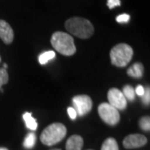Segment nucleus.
<instances>
[{
	"instance_id": "obj_1",
	"label": "nucleus",
	"mask_w": 150,
	"mask_h": 150,
	"mask_svg": "<svg viewBox=\"0 0 150 150\" xmlns=\"http://www.w3.org/2000/svg\"><path fill=\"white\" fill-rule=\"evenodd\" d=\"M65 28L71 34L80 38H88L94 32V28L91 22L79 17H74L68 19L65 22Z\"/></svg>"
},
{
	"instance_id": "obj_2",
	"label": "nucleus",
	"mask_w": 150,
	"mask_h": 150,
	"mask_svg": "<svg viewBox=\"0 0 150 150\" xmlns=\"http://www.w3.org/2000/svg\"><path fill=\"white\" fill-rule=\"evenodd\" d=\"M51 44L57 52L65 56H71L76 52L74 38L67 33H54L51 38Z\"/></svg>"
},
{
	"instance_id": "obj_3",
	"label": "nucleus",
	"mask_w": 150,
	"mask_h": 150,
	"mask_svg": "<svg viewBox=\"0 0 150 150\" xmlns=\"http://www.w3.org/2000/svg\"><path fill=\"white\" fill-rule=\"evenodd\" d=\"M66 134L67 129L63 123H52L43 130L40 136V139L43 144L52 146L64 139Z\"/></svg>"
},
{
	"instance_id": "obj_4",
	"label": "nucleus",
	"mask_w": 150,
	"mask_h": 150,
	"mask_svg": "<svg viewBox=\"0 0 150 150\" xmlns=\"http://www.w3.org/2000/svg\"><path fill=\"white\" fill-rule=\"evenodd\" d=\"M134 55L133 48L126 43H119L114 46L110 52L112 64L117 67H125L131 61Z\"/></svg>"
},
{
	"instance_id": "obj_5",
	"label": "nucleus",
	"mask_w": 150,
	"mask_h": 150,
	"mask_svg": "<svg viewBox=\"0 0 150 150\" xmlns=\"http://www.w3.org/2000/svg\"><path fill=\"white\" fill-rule=\"evenodd\" d=\"M98 111L100 118L107 124L113 126L118 123L120 120V114L118 112V110L110 105L108 103H101L98 106Z\"/></svg>"
},
{
	"instance_id": "obj_6",
	"label": "nucleus",
	"mask_w": 150,
	"mask_h": 150,
	"mask_svg": "<svg viewBox=\"0 0 150 150\" xmlns=\"http://www.w3.org/2000/svg\"><path fill=\"white\" fill-rule=\"evenodd\" d=\"M74 108L79 116H84L91 111L93 102L91 98L88 95H77L73 98Z\"/></svg>"
},
{
	"instance_id": "obj_7",
	"label": "nucleus",
	"mask_w": 150,
	"mask_h": 150,
	"mask_svg": "<svg viewBox=\"0 0 150 150\" xmlns=\"http://www.w3.org/2000/svg\"><path fill=\"white\" fill-rule=\"evenodd\" d=\"M108 103L118 110H124L127 107V99L123 92L118 88H111L108 93Z\"/></svg>"
},
{
	"instance_id": "obj_8",
	"label": "nucleus",
	"mask_w": 150,
	"mask_h": 150,
	"mask_svg": "<svg viewBox=\"0 0 150 150\" xmlns=\"http://www.w3.org/2000/svg\"><path fill=\"white\" fill-rule=\"evenodd\" d=\"M147 144V139L144 135L139 134H129L124 139H123V144L124 148L132 149H137L143 147Z\"/></svg>"
},
{
	"instance_id": "obj_9",
	"label": "nucleus",
	"mask_w": 150,
	"mask_h": 150,
	"mask_svg": "<svg viewBox=\"0 0 150 150\" xmlns=\"http://www.w3.org/2000/svg\"><path fill=\"white\" fill-rule=\"evenodd\" d=\"M14 37L13 30L11 26L4 20H0V38L6 44L13 42Z\"/></svg>"
},
{
	"instance_id": "obj_10",
	"label": "nucleus",
	"mask_w": 150,
	"mask_h": 150,
	"mask_svg": "<svg viewBox=\"0 0 150 150\" xmlns=\"http://www.w3.org/2000/svg\"><path fill=\"white\" fill-rule=\"evenodd\" d=\"M83 145V140L79 135H73L66 143V150H81Z\"/></svg>"
},
{
	"instance_id": "obj_11",
	"label": "nucleus",
	"mask_w": 150,
	"mask_h": 150,
	"mask_svg": "<svg viewBox=\"0 0 150 150\" xmlns=\"http://www.w3.org/2000/svg\"><path fill=\"white\" fill-rule=\"evenodd\" d=\"M127 73H128V75L132 78L140 79L142 78L143 74H144V66L140 63H136L129 68Z\"/></svg>"
},
{
	"instance_id": "obj_12",
	"label": "nucleus",
	"mask_w": 150,
	"mask_h": 150,
	"mask_svg": "<svg viewBox=\"0 0 150 150\" xmlns=\"http://www.w3.org/2000/svg\"><path fill=\"white\" fill-rule=\"evenodd\" d=\"M23 118L26 124V127L28 129H30V130H36L38 128V123L36 119L34 118H33L32 114L30 112H25L23 115Z\"/></svg>"
},
{
	"instance_id": "obj_13",
	"label": "nucleus",
	"mask_w": 150,
	"mask_h": 150,
	"mask_svg": "<svg viewBox=\"0 0 150 150\" xmlns=\"http://www.w3.org/2000/svg\"><path fill=\"white\" fill-rule=\"evenodd\" d=\"M101 150H119L117 141L112 138H108L103 142Z\"/></svg>"
},
{
	"instance_id": "obj_14",
	"label": "nucleus",
	"mask_w": 150,
	"mask_h": 150,
	"mask_svg": "<svg viewBox=\"0 0 150 150\" xmlns=\"http://www.w3.org/2000/svg\"><path fill=\"white\" fill-rule=\"evenodd\" d=\"M55 58V53L54 51H48V52H44L42 54L39 55L38 57V62L40 64H46L50 60Z\"/></svg>"
},
{
	"instance_id": "obj_15",
	"label": "nucleus",
	"mask_w": 150,
	"mask_h": 150,
	"mask_svg": "<svg viewBox=\"0 0 150 150\" xmlns=\"http://www.w3.org/2000/svg\"><path fill=\"white\" fill-rule=\"evenodd\" d=\"M35 143H36V135L33 133H29L23 141V146L26 149H32L35 145Z\"/></svg>"
},
{
	"instance_id": "obj_16",
	"label": "nucleus",
	"mask_w": 150,
	"mask_h": 150,
	"mask_svg": "<svg viewBox=\"0 0 150 150\" xmlns=\"http://www.w3.org/2000/svg\"><path fill=\"white\" fill-rule=\"evenodd\" d=\"M123 93L124 97L126 98V99H128L129 101H133L135 98V91L132 86H124L123 89Z\"/></svg>"
},
{
	"instance_id": "obj_17",
	"label": "nucleus",
	"mask_w": 150,
	"mask_h": 150,
	"mask_svg": "<svg viewBox=\"0 0 150 150\" xmlns=\"http://www.w3.org/2000/svg\"><path fill=\"white\" fill-rule=\"evenodd\" d=\"M139 127L144 131H149L150 129V118L149 116L143 117L139 120Z\"/></svg>"
},
{
	"instance_id": "obj_18",
	"label": "nucleus",
	"mask_w": 150,
	"mask_h": 150,
	"mask_svg": "<svg viewBox=\"0 0 150 150\" xmlns=\"http://www.w3.org/2000/svg\"><path fill=\"white\" fill-rule=\"evenodd\" d=\"M8 82V74L5 69H0V89L2 86Z\"/></svg>"
},
{
	"instance_id": "obj_19",
	"label": "nucleus",
	"mask_w": 150,
	"mask_h": 150,
	"mask_svg": "<svg viewBox=\"0 0 150 150\" xmlns=\"http://www.w3.org/2000/svg\"><path fill=\"white\" fill-rule=\"evenodd\" d=\"M142 101L145 105H149L150 103V88L149 87L144 88V93L142 96Z\"/></svg>"
},
{
	"instance_id": "obj_20",
	"label": "nucleus",
	"mask_w": 150,
	"mask_h": 150,
	"mask_svg": "<svg viewBox=\"0 0 150 150\" xmlns=\"http://www.w3.org/2000/svg\"><path fill=\"white\" fill-rule=\"evenodd\" d=\"M129 19H130V16L127 13L120 14L116 18V21L119 23H129Z\"/></svg>"
},
{
	"instance_id": "obj_21",
	"label": "nucleus",
	"mask_w": 150,
	"mask_h": 150,
	"mask_svg": "<svg viewBox=\"0 0 150 150\" xmlns=\"http://www.w3.org/2000/svg\"><path fill=\"white\" fill-rule=\"evenodd\" d=\"M107 5L109 9H112L115 7L121 5V1L120 0H108Z\"/></svg>"
},
{
	"instance_id": "obj_22",
	"label": "nucleus",
	"mask_w": 150,
	"mask_h": 150,
	"mask_svg": "<svg viewBox=\"0 0 150 150\" xmlns=\"http://www.w3.org/2000/svg\"><path fill=\"white\" fill-rule=\"evenodd\" d=\"M68 113H69V116L70 117V118L73 119V120H74L76 117H77V112H76V111H75V109L74 108H68Z\"/></svg>"
},
{
	"instance_id": "obj_23",
	"label": "nucleus",
	"mask_w": 150,
	"mask_h": 150,
	"mask_svg": "<svg viewBox=\"0 0 150 150\" xmlns=\"http://www.w3.org/2000/svg\"><path fill=\"white\" fill-rule=\"evenodd\" d=\"M134 91H135V93H137L139 96H143V94L144 93V88L142 85H138Z\"/></svg>"
},
{
	"instance_id": "obj_24",
	"label": "nucleus",
	"mask_w": 150,
	"mask_h": 150,
	"mask_svg": "<svg viewBox=\"0 0 150 150\" xmlns=\"http://www.w3.org/2000/svg\"><path fill=\"white\" fill-rule=\"evenodd\" d=\"M0 150H8V149H6V148H0Z\"/></svg>"
},
{
	"instance_id": "obj_25",
	"label": "nucleus",
	"mask_w": 150,
	"mask_h": 150,
	"mask_svg": "<svg viewBox=\"0 0 150 150\" xmlns=\"http://www.w3.org/2000/svg\"><path fill=\"white\" fill-rule=\"evenodd\" d=\"M7 67H8V65H7V64H4V69H6Z\"/></svg>"
},
{
	"instance_id": "obj_26",
	"label": "nucleus",
	"mask_w": 150,
	"mask_h": 150,
	"mask_svg": "<svg viewBox=\"0 0 150 150\" xmlns=\"http://www.w3.org/2000/svg\"><path fill=\"white\" fill-rule=\"evenodd\" d=\"M51 150H61V149H51Z\"/></svg>"
},
{
	"instance_id": "obj_27",
	"label": "nucleus",
	"mask_w": 150,
	"mask_h": 150,
	"mask_svg": "<svg viewBox=\"0 0 150 150\" xmlns=\"http://www.w3.org/2000/svg\"><path fill=\"white\" fill-rule=\"evenodd\" d=\"M0 61H1V58H0Z\"/></svg>"
}]
</instances>
